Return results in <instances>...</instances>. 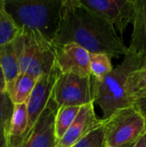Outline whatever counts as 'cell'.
Returning <instances> with one entry per match:
<instances>
[{"label": "cell", "mask_w": 146, "mask_h": 147, "mask_svg": "<svg viewBox=\"0 0 146 147\" xmlns=\"http://www.w3.org/2000/svg\"><path fill=\"white\" fill-rule=\"evenodd\" d=\"M81 107L64 106L58 109L55 117V135L59 142L74 122Z\"/></svg>", "instance_id": "2e32d148"}, {"label": "cell", "mask_w": 146, "mask_h": 147, "mask_svg": "<svg viewBox=\"0 0 146 147\" xmlns=\"http://www.w3.org/2000/svg\"><path fill=\"white\" fill-rule=\"evenodd\" d=\"M0 67L6 81V90L9 94L20 75L18 58L13 41L0 46Z\"/></svg>", "instance_id": "5bb4252c"}, {"label": "cell", "mask_w": 146, "mask_h": 147, "mask_svg": "<svg viewBox=\"0 0 146 147\" xmlns=\"http://www.w3.org/2000/svg\"><path fill=\"white\" fill-rule=\"evenodd\" d=\"M133 147H146V133L135 143Z\"/></svg>", "instance_id": "d4e9b609"}, {"label": "cell", "mask_w": 146, "mask_h": 147, "mask_svg": "<svg viewBox=\"0 0 146 147\" xmlns=\"http://www.w3.org/2000/svg\"><path fill=\"white\" fill-rule=\"evenodd\" d=\"M134 145H135V143H134V144H131V145H128V146H121V147H133Z\"/></svg>", "instance_id": "484cf974"}, {"label": "cell", "mask_w": 146, "mask_h": 147, "mask_svg": "<svg viewBox=\"0 0 146 147\" xmlns=\"http://www.w3.org/2000/svg\"><path fill=\"white\" fill-rule=\"evenodd\" d=\"M4 91H7L6 90V81H5L3 73V71L0 67V95L2 93H3Z\"/></svg>", "instance_id": "cb8c5ba5"}, {"label": "cell", "mask_w": 146, "mask_h": 147, "mask_svg": "<svg viewBox=\"0 0 146 147\" xmlns=\"http://www.w3.org/2000/svg\"><path fill=\"white\" fill-rule=\"evenodd\" d=\"M57 147H60V146H57Z\"/></svg>", "instance_id": "4316f807"}, {"label": "cell", "mask_w": 146, "mask_h": 147, "mask_svg": "<svg viewBox=\"0 0 146 147\" xmlns=\"http://www.w3.org/2000/svg\"><path fill=\"white\" fill-rule=\"evenodd\" d=\"M9 132L7 130H3L0 133V147H8L7 144V135Z\"/></svg>", "instance_id": "603a6c76"}, {"label": "cell", "mask_w": 146, "mask_h": 147, "mask_svg": "<svg viewBox=\"0 0 146 147\" xmlns=\"http://www.w3.org/2000/svg\"><path fill=\"white\" fill-rule=\"evenodd\" d=\"M94 104L89 103L81 107L74 122L57 146L72 147L91 132L103 125L104 119L96 117Z\"/></svg>", "instance_id": "8fae6325"}, {"label": "cell", "mask_w": 146, "mask_h": 147, "mask_svg": "<svg viewBox=\"0 0 146 147\" xmlns=\"http://www.w3.org/2000/svg\"><path fill=\"white\" fill-rule=\"evenodd\" d=\"M133 33L128 49L137 55L146 57V0H134Z\"/></svg>", "instance_id": "7c38bea8"}, {"label": "cell", "mask_w": 146, "mask_h": 147, "mask_svg": "<svg viewBox=\"0 0 146 147\" xmlns=\"http://www.w3.org/2000/svg\"><path fill=\"white\" fill-rule=\"evenodd\" d=\"M67 43H76L89 53H105L110 58L125 56L129 51L114 26L81 0H64L53 44Z\"/></svg>", "instance_id": "6da1fadb"}, {"label": "cell", "mask_w": 146, "mask_h": 147, "mask_svg": "<svg viewBox=\"0 0 146 147\" xmlns=\"http://www.w3.org/2000/svg\"><path fill=\"white\" fill-rule=\"evenodd\" d=\"M13 44L18 58L20 73L40 78L56 67L55 46L38 34L20 30Z\"/></svg>", "instance_id": "277c9868"}, {"label": "cell", "mask_w": 146, "mask_h": 147, "mask_svg": "<svg viewBox=\"0 0 146 147\" xmlns=\"http://www.w3.org/2000/svg\"><path fill=\"white\" fill-rule=\"evenodd\" d=\"M57 111L58 107L52 96V99L25 139L22 147H57L59 143L55 135Z\"/></svg>", "instance_id": "30bf717a"}, {"label": "cell", "mask_w": 146, "mask_h": 147, "mask_svg": "<svg viewBox=\"0 0 146 147\" xmlns=\"http://www.w3.org/2000/svg\"><path fill=\"white\" fill-rule=\"evenodd\" d=\"M89 69L91 75L96 79L103 78L114 70L111 58L105 53H90Z\"/></svg>", "instance_id": "ac0fdd59"}, {"label": "cell", "mask_w": 146, "mask_h": 147, "mask_svg": "<svg viewBox=\"0 0 146 147\" xmlns=\"http://www.w3.org/2000/svg\"><path fill=\"white\" fill-rule=\"evenodd\" d=\"M118 29L123 34L127 26L133 22L134 15V0H81Z\"/></svg>", "instance_id": "52a82bcc"}, {"label": "cell", "mask_w": 146, "mask_h": 147, "mask_svg": "<svg viewBox=\"0 0 146 147\" xmlns=\"http://www.w3.org/2000/svg\"><path fill=\"white\" fill-rule=\"evenodd\" d=\"M95 80L75 74L59 75L53 90V100L58 109L64 106L82 107L95 103Z\"/></svg>", "instance_id": "8992f818"}, {"label": "cell", "mask_w": 146, "mask_h": 147, "mask_svg": "<svg viewBox=\"0 0 146 147\" xmlns=\"http://www.w3.org/2000/svg\"><path fill=\"white\" fill-rule=\"evenodd\" d=\"M19 32V28L6 9L5 2L0 0V46L12 42Z\"/></svg>", "instance_id": "e0dca14e"}, {"label": "cell", "mask_w": 146, "mask_h": 147, "mask_svg": "<svg viewBox=\"0 0 146 147\" xmlns=\"http://www.w3.org/2000/svg\"><path fill=\"white\" fill-rule=\"evenodd\" d=\"M4 2L8 12L20 30L38 34L53 44L60 24L64 0H4Z\"/></svg>", "instance_id": "7a4b0ae2"}, {"label": "cell", "mask_w": 146, "mask_h": 147, "mask_svg": "<svg viewBox=\"0 0 146 147\" xmlns=\"http://www.w3.org/2000/svg\"><path fill=\"white\" fill-rule=\"evenodd\" d=\"M59 75L60 71L56 66L52 72L41 76L37 80V83L27 102L28 125L25 139L37 122L38 119L40 118L50 101L52 99L54 87Z\"/></svg>", "instance_id": "ba28073f"}, {"label": "cell", "mask_w": 146, "mask_h": 147, "mask_svg": "<svg viewBox=\"0 0 146 147\" xmlns=\"http://www.w3.org/2000/svg\"><path fill=\"white\" fill-rule=\"evenodd\" d=\"M14 105L15 104L7 91H4L0 95V133L3 130L9 131Z\"/></svg>", "instance_id": "ffe728a7"}, {"label": "cell", "mask_w": 146, "mask_h": 147, "mask_svg": "<svg viewBox=\"0 0 146 147\" xmlns=\"http://www.w3.org/2000/svg\"><path fill=\"white\" fill-rule=\"evenodd\" d=\"M56 66L61 74H75L81 77L91 76L89 52L76 43L55 46Z\"/></svg>", "instance_id": "9c48e42d"}, {"label": "cell", "mask_w": 146, "mask_h": 147, "mask_svg": "<svg viewBox=\"0 0 146 147\" xmlns=\"http://www.w3.org/2000/svg\"><path fill=\"white\" fill-rule=\"evenodd\" d=\"M130 102L139 109L146 122V91L139 92L133 95L130 97Z\"/></svg>", "instance_id": "7402d4cb"}, {"label": "cell", "mask_w": 146, "mask_h": 147, "mask_svg": "<svg viewBox=\"0 0 146 147\" xmlns=\"http://www.w3.org/2000/svg\"><path fill=\"white\" fill-rule=\"evenodd\" d=\"M103 125L91 132L72 147H106Z\"/></svg>", "instance_id": "44dd1931"}, {"label": "cell", "mask_w": 146, "mask_h": 147, "mask_svg": "<svg viewBox=\"0 0 146 147\" xmlns=\"http://www.w3.org/2000/svg\"><path fill=\"white\" fill-rule=\"evenodd\" d=\"M35 77L27 74V73H20L17 78L14 87L9 93L11 100L14 104H22L26 103L37 83Z\"/></svg>", "instance_id": "9a60e30c"}, {"label": "cell", "mask_w": 146, "mask_h": 147, "mask_svg": "<svg viewBox=\"0 0 146 147\" xmlns=\"http://www.w3.org/2000/svg\"><path fill=\"white\" fill-rule=\"evenodd\" d=\"M146 91V65H144L138 70L133 71L128 78L126 85V92L128 98L139 92Z\"/></svg>", "instance_id": "d6986e66"}, {"label": "cell", "mask_w": 146, "mask_h": 147, "mask_svg": "<svg viewBox=\"0 0 146 147\" xmlns=\"http://www.w3.org/2000/svg\"><path fill=\"white\" fill-rule=\"evenodd\" d=\"M145 58L130 51L120 65L102 79L95 80V103L99 105L106 120L119 109L131 105L126 92L130 74L139 69Z\"/></svg>", "instance_id": "3957f363"}, {"label": "cell", "mask_w": 146, "mask_h": 147, "mask_svg": "<svg viewBox=\"0 0 146 147\" xmlns=\"http://www.w3.org/2000/svg\"><path fill=\"white\" fill-rule=\"evenodd\" d=\"M28 125L27 102L15 104L10 127L7 135L8 147H22Z\"/></svg>", "instance_id": "4fadbf2b"}, {"label": "cell", "mask_w": 146, "mask_h": 147, "mask_svg": "<svg viewBox=\"0 0 146 147\" xmlns=\"http://www.w3.org/2000/svg\"><path fill=\"white\" fill-rule=\"evenodd\" d=\"M106 147H121L136 143L146 133V122L133 104L119 109L104 120Z\"/></svg>", "instance_id": "5b68a950"}]
</instances>
